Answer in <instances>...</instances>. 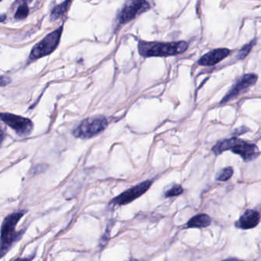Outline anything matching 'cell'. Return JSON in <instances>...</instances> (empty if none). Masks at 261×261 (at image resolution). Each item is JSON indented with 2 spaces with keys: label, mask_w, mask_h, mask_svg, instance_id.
Instances as JSON below:
<instances>
[{
  "label": "cell",
  "mask_w": 261,
  "mask_h": 261,
  "mask_svg": "<svg viewBox=\"0 0 261 261\" xmlns=\"http://www.w3.org/2000/svg\"><path fill=\"white\" fill-rule=\"evenodd\" d=\"M26 214V211H18L4 219L0 228V258L5 256L23 235L25 229L18 231L16 227Z\"/></svg>",
  "instance_id": "1"
},
{
  "label": "cell",
  "mask_w": 261,
  "mask_h": 261,
  "mask_svg": "<svg viewBox=\"0 0 261 261\" xmlns=\"http://www.w3.org/2000/svg\"><path fill=\"white\" fill-rule=\"evenodd\" d=\"M188 46V43L184 41L170 43L140 41L138 48L142 57H168L182 54L186 51Z\"/></svg>",
  "instance_id": "2"
},
{
  "label": "cell",
  "mask_w": 261,
  "mask_h": 261,
  "mask_svg": "<svg viewBox=\"0 0 261 261\" xmlns=\"http://www.w3.org/2000/svg\"><path fill=\"white\" fill-rule=\"evenodd\" d=\"M228 150L239 155L246 162L255 160L259 155V149L256 145L237 137L224 139L212 148V151L216 155H220Z\"/></svg>",
  "instance_id": "3"
},
{
  "label": "cell",
  "mask_w": 261,
  "mask_h": 261,
  "mask_svg": "<svg viewBox=\"0 0 261 261\" xmlns=\"http://www.w3.org/2000/svg\"><path fill=\"white\" fill-rule=\"evenodd\" d=\"M108 125V120L105 117H89L83 121L74 130L75 137L81 139H89L97 136L105 130Z\"/></svg>",
  "instance_id": "4"
},
{
  "label": "cell",
  "mask_w": 261,
  "mask_h": 261,
  "mask_svg": "<svg viewBox=\"0 0 261 261\" xmlns=\"http://www.w3.org/2000/svg\"><path fill=\"white\" fill-rule=\"evenodd\" d=\"M63 32V26L46 35L38 44H35L30 53L29 59L32 61L41 59L51 54L57 48Z\"/></svg>",
  "instance_id": "5"
},
{
  "label": "cell",
  "mask_w": 261,
  "mask_h": 261,
  "mask_svg": "<svg viewBox=\"0 0 261 261\" xmlns=\"http://www.w3.org/2000/svg\"><path fill=\"white\" fill-rule=\"evenodd\" d=\"M0 120L11 127L19 136H28L32 133L33 124L29 119L10 113L0 112Z\"/></svg>",
  "instance_id": "6"
},
{
  "label": "cell",
  "mask_w": 261,
  "mask_h": 261,
  "mask_svg": "<svg viewBox=\"0 0 261 261\" xmlns=\"http://www.w3.org/2000/svg\"><path fill=\"white\" fill-rule=\"evenodd\" d=\"M150 4L146 1H130L126 3L117 16L119 23L124 25L145 13L150 9Z\"/></svg>",
  "instance_id": "7"
},
{
  "label": "cell",
  "mask_w": 261,
  "mask_h": 261,
  "mask_svg": "<svg viewBox=\"0 0 261 261\" xmlns=\"http://www.w3.org/2000/svg\"><path fill=\"white\" fill-rule=\"evenodd\" d=\"M152 183V181H144L135 186L131 187L129 189L126 190L125 192H123L121 195L114 198L111 201V204L114 205H125L129 204L146 193L150 188Z\"/></svg>",
  "instance_id": "8"
},
{
  "label": "cell",
  "mask_w": 261,
  "mask_h": 261,
  "mask_svg": "<svg viewBox=\"0 0 261 261\" xmlns=\"http://www.w3.org/2000/svg\"><path fill=\"white\" fill-rule=\"evenodd\" d=\"M257 78V75H254V74H247V75H244L241 79L238 80V81L233 86L232 88L225 95L221 101V103H228V102L237 98L243 93H245L250 87L256 84Z\"/></svg>",
  "instance_id": "9"
},
{
  "label": "cell",
  "mask_w": 261,
  "mask_h": 261,
  "mask_svg": "<svg viewBox=\"0 0 261 261\" xmlns=\"http://www.w3.org/2000/svg\"><path fill=\"white\" fill-rule=\"evenodd\" d=\"M260 220L259 213L256 210L248 209L243 213L239 220L235 223L236 227L243 230L251 229L257 226Z\"/></svg>",
  "instance_id": "10"
},
{
  "label": "cell",
  "mask_w": 261,
  "mask_h": 261,
  "mask_svg": "<svg viewBox=\"0 0 261 261\" xmlns=\"http://www.w3.org/2000/svg\"><path fill=\"white\" fill-rule=\"evenodd\" d=\"M230 54V50L228 48H217L212 50L198 60V65L201 66H213L222 62Z\"/></svg>",
  "instance_id": "11"
},
{
  "label": "cell",
  "mask_w": 261,
  "mask_h": 261,
  "mask_svg": "<svg viewBox=\"0 0 261 261\" xmlns=\"http://www.w3.org/2000/svg\"><path fill=\"white\" fill-rule=\"evenodd\" d=\"M212 224V219L206 214H199L194 216L188 221L187 228H204L210 226Z\"/></svg>",
  "instance_id": "12"
},
{
  "label": "cell",
  "mask_w": 261,
  "mask_h": 261,
  "mask_svg": "<svg viewBox=\"0 0 261 261\" xmlns=\"http://www.w3.org/2000/svg\"><path fill=\"white\" fill-rule=\"evenodd\" d=\"M71 4V1H65V2L56 6V7L51 10V20L56 21L58 20V19H61V18H62V16L66 13V12L68 11Z\"/></svg>",
  "instance_id": "13"
},
{
  "label": "cell",
  "mask_w": 261,
  "mask_h": 261,
  "mask_svg": "<svg viewBox=\"0 0 261 261\" xmlns=\"http://www.w3.org/2000/svg\"><path fill=\"white\" fill-rule=\"evenodd\" d=\"M255 42H256V41L253 40V41H250V42L248 43V44L243 46L241 49L239 50V51H238V53H237V59H238V60H243V59H245V58L248 56V54L250 53V51H251L252 47H253V45H254Z\"/></svg>",
  "instance_id": "14"
},
{
  "label": "cell",
  "mask_w": 261,
  "mask_h": 261,
  "mask_svg": "<svg viewBox=\"0 0 261 261\" xmlns=\"http://www.w3.org/2000/svg\"><path fill=\"white\" fill-rule=\"evenodd\" d=\"M233 173H234V170L231 167H226L218 173L216 179L218 181H220V182H226L228 179H231V176H233Z\"/></svg>",
  "instance_id": "15"
},
{
  "label": "cell",
  "mask_w": 261,
  "mask_h": 261,
  "mask_svg": "<svg viewBox=\"0 0 261 261\" xmlns=\"http://www.w3.org/2000/svg\"><path fill=\"white\" fill-rule=\"evenodd\" d=\"M29 9L28 7L27 4H23L22 5L19 6L18 7L17 10H16V14H15V19H26L28 15H29Z\"/></svg>",
  "instance_id": "16"
},
{
  "label": "cell",
  "mask_w": 261,
  "mask_h": 261,
  "mask_svg": "<svg viewBox=\"0 0 261 261\" xmlns=\"http://www.w3.org/2000/svg\"><path fill=\"white\" fill-rule=\"evenodd\" d=\"M182 192H183V188L180 185H174L165 192V197L172 198V197L178 196L182 194Z\"/></svg>",
  "instance_id": "17"
},
{
  "label": "cell",
  "mask_w": 261,
  "mask_h": 261,
  "mask_svg": "<svg viewBox=\"0 0 261 261\" xmlns=\"http://www.w3.org/2000/svg\"><path fill=\"white\" fill-rule=\"evenodd\" d=\"M11 82L10 78H7V77L0 76V87H4V86L7 85Z\"/></svg>",
  "instance_id": "18"
},
{
  "label": "cell",
  "mask_w": 261,
  "mask_h": 261,
  "mask_svg": "<svg viewBox=\"0 0 261 261\" xmlns=\"http://www.w3.org/2000/svg\"><path fill=\"white\" fill-rule=\"evenodd\" d=\"M32 259H33V256H28V257L17 258V259H15L13 261H32Z\"/></svg>",
  "instance_id": "19"
},
{
  "label": "cell",
  "mask_w": 261,
  "mask_h": 261,
  "mask_svg": "<svg viewBox=\"0 0 261 261\" xmlns=\"http://www.w3.org/2000/svg\"><path fill=\"white\" fill-rule=\"evenodd\" d=\"M4 139H5V133H4V130L0 128V146L2 145Z\"/></svg>",
  "instance_id": "20"
},
{
  "label": "cell",
  "mask_w": 261,
  "mask_h": 261,
  "mask_svg": "<svg viewBox=\"0 0 261 261\" xmlns=\"http://www.w3.org/2000/svg\"><path fill=\"white\" fill-rule=\"evenodd\" d=\"M222 261H244L241 260V259H237V258H229V259H224Z\"/></svg>",
  "instance_id": "21"
},
{
  "label": "cell",
  "mask_w": 261,
  "mask_h": 261,
  "mask_svg": "<svg viewBox=\"0 0 261 261\" xmlns=\"http://www.w3.org/2000/svg\"><path fill=\"white\" fill-rule=\"evenodd\" d=\"M6 19L5 15H2V16H0V22H4Z\"/></svg>",
  "instance_id": "22"
},
{
  "label": "cell",
  "mask_w": 261,
  "mask_h": 261,
  "mask_svg": "<svg viewBox=\"0 0 261 261\" xmlns=\"http://www.w3.org/2000/svg\"><path fill=\"white\" fill-rule=\"evenodd\" d=\"M130 261H138V260H136V259H131V260H130Z\"/></svg>",
  "instance_id": "23"
}]
</instances>
